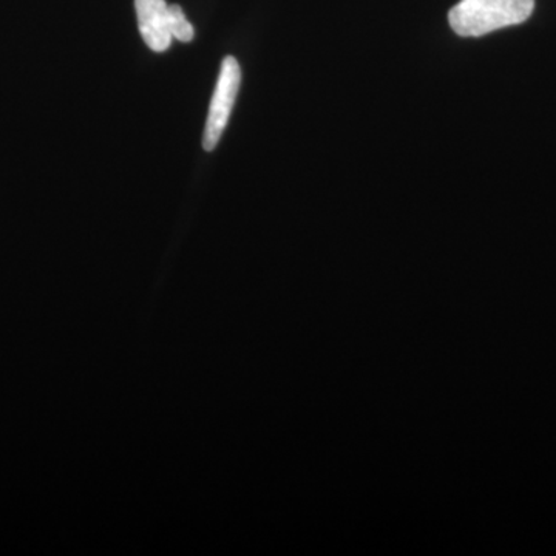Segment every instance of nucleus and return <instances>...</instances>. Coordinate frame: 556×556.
<instances>
[{"label":"nucleus","mask_w":556,"mask_h":556,"mask_svg":"<svg viewBox=\"0 0 556 556\" xmlns=\"http://www.w3.org/2000/svg\"><path fill=\"white\" fill-rule=\"evenodd\" d=\"M164 0H135L139 33L150 50L161 53L169 49L172 35Z\"/></svg>","instance_id":"7ed1b4c3"},{"label":"nucleus","mask_w":556,"mask_h":556,"mask_svg":"<svg viewBox=\"0 0 556 556\" xmlns=\"http://www.w3.org/2000/svg\"><path fill=\"white\" fill-rule=\"evenodd\" d=\"M167 21H169V30L172 38L181 40V42H190L195 36L192 24L186 17L185 11L179 5L167 7Z\"/></svg>","instance_id":"20e7f679"},{"label":"nucleus","mask_w":556,"mask_h":556,"mask_svg":"<svg viewBox=\"0 0 556 556\" xmlns=\"http://www.w3.org/2000/svg\"><path fill=\"white\" fill-rule=\"evenodd\" d=\"M240 83L241 70L239 62L236 58H226L222 64L217 87H215L211 109H208L206 129H204L203 148L207 152L217 148L219 138L228 126L230 112H232L237 93H239Z\"/></svg>","instance_id":"f03ea898"},{"label":"nucleus","mask_w":556,"mask_h":556,"mask_svg":"<svg viewBox=\"0 0 556 556\" xmlns=\"http://www.w3.org/2000/svg\"><path fill=\"white\" fill-rule=\"evenodd\" d=\"M533 9L535 0H460L450 11L448 22L456 35L478 38L522 24Z\"/></svg>","instance_id":"f257e3e1"}]
</instances>
